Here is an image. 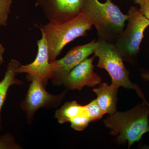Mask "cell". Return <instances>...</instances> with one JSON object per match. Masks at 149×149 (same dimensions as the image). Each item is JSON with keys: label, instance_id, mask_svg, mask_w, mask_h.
I'll list each match as a JSON object with an SVG mask.
<instances>
[{"label": "cell", "instance_id": "obj_13", "mask_svg": "<svg viewBox=\"0 0 149 149\" xmlns=\"http://www.w3.org/2000/svg\"><path fill=\"white\" fill-rule=\"evenodd\" d=\"M85 112L84 106L78 104L76 101L65 103L57 109L54 116L60 124L70 122L71 119Z\"/></svg>", "mask_w": 149, "mask_h": 149}, {"label": "cell", "instance_id": "obj_19", "mask_svg": "<svg viewBox=\"0 0 149 149\" xmlns=\"http://www.w3.org/2000/svg\"><path fill=\"white\" fill-rule=\"evenodd\" d=\"M5 52V49L4 47L2 44L0 42V65L4 62L3 54Z\"/></svg>", "mask_w": 149, "mask_h": 149}, {"label": "cell", "instance_id": "obj_7", "mask_svg": "<svg viewBox=\"0 0 149 149\" xmlns=\"http://www.w3.org/2000/svg\"><path fill=\"white\" fill-rule=\"evenodd\" d=\"M96 42L94 40L85 45L75 46L70 49L63 57L50 61L53 72L52 79L53 85H62L67 74L76 65L94 53Z\"/></svg>", "mask_w": 149, "mask_h": 149}, {"label": "cell", "instance_id": "obj_14", "mask_svg": "<svg viewBox=\"0 0 149 149\" xmlns=\"http://www.w3.org/2000/svg\"><path fill=\"white\" fill-rule=\"evenodd\" d=\"M84 108L85 112L92 121L100 120L105 114L98 104L96 99L84 106Z\"/></svg>", "mask_w": 149, "mask_h": 149}, {"label": "cell", "instance_id": "obj_3", "mask_svg": "<svg viewBox=\"0 0 149 149\" xmlns=\"http://www.w3.org/2000/svg\"><path fill=\"white\" fill-rule=\"evenodd\" d=\"M93 26L90 20L81 13L68 21H49L41 26L40 30L47 45L49 61L56 59L68 43L79 37H85Z\"/></svg>", "mask_w": 149, "mask_h": 149}, {"label": "cell", "instance_id": "obj_12", "mask_svg": "<svg viewBox=\"0 0 149 149\" xmlns=\"http://www.w3.org/2000/svg\"><path fill=\"white\" fill-rule=\"evenodd\" d=\"M21 65L20 62L16 59H12L8 63L4 76L0 80V130L2 129L1 119V111L6 99L9 89L11 86L23 84L21 80L17 78L19 74L18 68Z\"/></svg>", "mask_w": 149, "mask_h": 149}, {"label": "cell", "instance_id": "obj_15", "mask_svg": "<svg viewBox=\"0 0 149 149\" xmlns=\"http://www.w3.org/2000/svg\"><path fill=\"white\" fill-rule=\"evenodd\" d=\"M91 122L92 121L91 118L86 113L85 111V112L77 116L70 121L71 128L78 131H83Z\"/></svg>", "mask_w": 149, "mask_h": 149}, {"label": "cell", "instance_id": "obj_5", "mask_svg": "<svg viewBox=\"0 0 149 149\" xmlns=\"http://www.w3.org/2000/svg\"><path fill=\"white\" fill-rule=\"evenodd\" d=\"M127 15L126 28L118 37L114 44L124 59L130 61L139 54L144 32L149 26V19L135 6L130 7Z\"/></svg>", "mask_w": 149, "mask_h": 149}, {"label": "cell", "instance_id": "obj_8", "mask_svg": "<svg viewBox=\"0 0 149 149\" xmlns=\"http://www.w3.org/2000/svg\"><path fill=\"white\" fill-rule=\"evenodd\" d=\"M37 54L36 58L31 63L18 68V73H26L27 79L31 81L33 79L41 82L47 87L49 80H52L53 72L49 60V52L45 35L42 33V37L37 40Z\"/></svg>", "mask_w": 149, "mask_h": 149}, {"label": "cell", "instance_id": "obj_9", "mask_svg": "<svg viewBox=\"0 0 149 149\" xmlns=\"http://www.w3.org/2000/svg\"><path fill=\"white\" fill-rule=\"evenodd\" d=\"M84 0H36L49 22H65L81 13Z\"/></svg>", "mask_w": 149, "mask_h": 149}, {"label": "cell", "instance_id": "obj_22", "mask_svg": "<svg viewBox=\"0 0 149 149\" xmlns=\"http://www.w3.org/2000/svg\"></svg>", "mask_w": 149, "mask_h": 149}, {"label": "cell", "instance_id": "obj_16", "mask_svg": "<svg viewBox=\"0 0 149 149\" xmlns=\"http://www.w3.org/2000/svg\"><path fill=\"white\" fill-rule=\"evenodd\" d=\"M13 0H0V26L6 27L10 12Z\"/></svg>", "mask_w": 149, "mask_h": 149}, {"label": "cell", "instance_id": "obj_21", "mask_svg": "<svg viewBox=\"0 0 149 149\" xmlns=\"http://www.w3.org/2000/svg\"><path fill=\"white\" fill-rule=\"evenodd\" d=\"M143 148L149 149V146L144 147V148Z\"/></svg>", "mask_w": 149, "mask_h": 149}, {"label": "cell", "instance_id": "obj_2", "mask_svg": "<svg viewBox=\"0 0 149 149\" xmlns=\"http://www.w3.org/2000/svg\"><path fill=\"white\" fill-rule=\"evenodd\" d=\"M81 13L85 15L96 28L99 39L114 44L124 30L128 15L112 2L104 3L99 0H84Z\"/></svg>", "mask_w": 149, "mask_h": 149}, {"label": "cell", "instance_id": "obj_18", "mask_svg": "<svg viewBox=\"0 0 149 149\" xmlns=\"http://www.w3.org/2000/svg\"><path fill=\"white\" fill-rule=\"evenodd\" d=\"M133 2L139 6L140 11L149 19V0H133Z\"/></svg>", "mask_w": 149, "mask_h": 149}, {"label": "cell", "instance_id": "obj_11", "mask_svg": "<svg viewBox=\"0 0 149 149\" xmlns=\"http://www.w3.org/2000/svg\"><path fill=\"white\" fill-rule=\"evenodd\" d=\"M118 89L104 83L93 89L97 96V102L104 114L110 115L116 111Z\"/></svg>", "mask_w": 149, "mask_h": 149}, {"label": "cell", "instance_id": "obj_10", "mask_svg": "<svg viewBox=\"0 0 149 149\" xmlns=\"http://www.w3.org/2000/svg\"><path fill=\"white\" fill-rule=\"evenodd\" d=\"M95 57L86 58L67 74L63 82L67 89L80 91L85 86L94 87L101 83V78L94 71Z\"/></svg>", "mask_w": 149, "mask_h": 149}, {"label": "cell", "instance_id": "obj_6", "mask_svg": "<svg viewBox=\"0 0 149 149\" xmlns=\"http://www.w3.org/2000/svg\"><path fill=\"white\" fill-rule=\"evenodd\" d=\"M25 98L20 104V107L25 113L27 123L34 120L35 113L41 108L51 109L58 107L64 99L68 89L58 95L48 93L45 87L39 80H31Z\"/></svg>", "mask_w": 149, "mask_h": 149}, {"label": "cell", "instance_id": "obj_1", "mask_svg": "<svg viewBox=\"0 0 149 149\" xmlns=\"http://www.w3.org/2000/svg\"><path fill=\"white\" fill-rule=\"evenodd\" d=\"M149 103L143 102L127 111H116L109 115L104 119V124L110 134L116 137L117 143L128 142L130 148L149 132Z\"/></svg>", "mask_w": 149, "mask_h": 149}, {"label": "cell", "instance_id": "obj_20", "mask_svg": "<svg viewBox=\"0 0 149 149\" xmlns=\"http://www.w3.org/2000/svg\"><path fill=\"white\" fill-rule=\"evenodd\" d=\"M141 76L145 80L149 81V73H144L141 74Z\"/></svg>", "mask_w": 149, "mask_h": 149}, {"label": "cell", "instance_id": "obj_17", "mask_svg": "<svg viewBox=\"0 0 149 149\" xmlns=\"http://www.w3.org/2000/svg\"><path fill=\"white\" fill-rule=\"evenodd\" d=\"M12 134L7 133L0 136V149H22Z\"/></svg>", "mask_w": 149, "mask_h": 149}, {"label": "cell", "instance_id": "obj_4", "mask_svg": "<svg viewBox=\"0 0 149 149\" xmlns=\"http://www.w3.org/2000/svg\"><path fill=\"white\" fill-rule=\"evenodd\" d=\"M93 54L98 58L97 68L105 70L108 72L111 77L112 85L117 88L123 87L134 90L143 102L149 103L141 88L130 81V73L123 63L124 58L114 44L98 39Z\"/></svg>", "mask_w": 149, "mask_h": 149}]
</instances>
